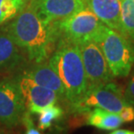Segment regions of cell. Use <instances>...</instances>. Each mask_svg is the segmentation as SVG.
<instances>
[{"label":"cell","instance_id":"6da1fadb","mask_svg":"<svg viewBox=\"0 0 134 134\" xmlns=\"http://www.w3.org/2000/svg\"><path fill=\"white\" fill-rule=\"evenodd\" d=\"M4 31L35 64L46 61L60 38L57 23L42 19L28 5L13 18Z\"/></svg>","mask_w":134,"mask_h":134},{"label":"cell","instance_id":"7a4b0ae2","mask_svg":"<svg viewBox=\"0 0 134 134\" xmlns=\"http://www.w3.org/2000/svg\"><path fill=\"white\" fill-rule=\"evenodd\" d=\"M48 63L60 77L65 87V98L74 107L88 90L79 44L60 37Z\"/></svg>","mask_w":134,"mask_h":134},{"label":"cell","instance_id":"3957f363","mask_svg":"<svg viewBox=\"0 0 134 134\" xmlns=\"http://www.w3.org/2000/svg\"><path fill=\"white\" fill-rule=\"evenodd\" d=\"M93 41L100 47L113 77L130 74L134 64V46L130 39L104 25Z\"/></svg>","mask_w":134,"mask_h":134},{"label":"cell","instance_id":"277c9868","mask_svg":"<svg viewBox=\"0 0 134 134\" xmlns=\"http://www.w3.org/2000/svg\"><path fill=\"white\" fill-rule=\"evenodd\" d=\"M56 23L60 37L76 44L94 40L105 25L87 6L71 17Z\"/></svg>","mask_w":134,"mask_h":134},{"label":"cell","instance_id":"5b68a950","mask_svg":"<svg viewBox=\"0 0 134 134\" xmlns=\"http://www.w3.org/2000/svg\"><path fill=\"white\" fill-rule=\"evenodd\" d=\"M131 103L125 97L121 88L112 82L88 89L83 98L74 106L77 111H89L92 108L104 109L119 114Z\"/></svg>","mask_w":134,"mask_h":134},{"label":"cell","instance_id":"8992f818","mask_svg":"<svg viewBox=\"0 0 134 134\" xmlns=\"http://www.w3.org/2000/svg\"><path fill=\"white\" fill-rule=\"evenodd\" d=\"M77 44L86 74L88 89L111 82L113 75L97 43L87 40Z\"/></svg>","mask_w":134,"mask_h":134},{"label":"cell","instance_id":"52a82bcc","mask_svg":"<svg viewBox=\"0 0 134 134\" xmlns=\"http://www.w3.org/2000/svg\"><path fill=\"white\" fill-rule=\"evenodd\" d=\"M26 107L17 80H0V125L12 128L21 122Z\"/></svg>","mask_w":134,"mask_h":134},{"label":"cell","instance_id":"ba28073f","mask_svg":"<svg viewBox=\"0 0 134 134\" xmlns=\"http://www.w3.org/2000/svg\"><path fill=\"white\" fill-rule=\"evenodd\" d=\"M28 6L48 22H58L71 17L86 6L85 0H31Z\"/></svg>","mask_w":134,"mask_h":134},{"label":"cell","instance_id":"9c48e42d","mask_svg":"<svg viewBox=\"0 0 134 134\" xmlns=\"http://www.w3.org/2000/svg\"><path fill=\"white\" fill-rule=\"evenodd\" d=\"M16 80L22 92L26 110L31 114H38L44 107L56 104L58 101L59 97L55 92L38 85L25 74Z\"/></svg>","mask_w":134,"mask_h":134},{"label":"cell","instance_id":"30bf717a","mask_svg":"<svg viewBox=\"0 0 134 134\" xmlns=\"http://www.w3.org/2000/svg\"><path fill=\"white\" fill-rule=\"evenodd\" d=\"M85 4L106 26L121 33L120 0H85Z\"/></svg>","mask_w":134,"mask_h":134},{"label":"cell","instance_id":"8fae6325","mask_svg":"<svg viewBox=\"0 0 134 134\" xmlns=\"http://www.w3.org/2000/svg\"><path fill=\"white\" fill-rule=\"evenodd\" d=\"M25 75L34 80L38 85L55 92L59 98H65V91L61 81L54 70L49 63L42 62L36 64L25 72Z\"/></svg>","mask_w":134,"mask_h":134},{"label":"cell","instance_id":"7c38bea8","mask_svg":"<svg viewBox=\"0 0 134 134\" xmlns=\"http://www.w3.org/2000/svg\"><path fill=\"white\" fill-rule=\"evenodd\" d=\"M22 61L19 48L6 32L0 34V71L14 69Z\"/></svg>","mask_w":134,"mask_h":134},{"label":"cell","instance_id":"4fadbf2b","mask_svg":"<svg viewBox=\"0 0 134 134\" xmlns=\"http://www.w3.org/2000/svg\"><path fill=\"white\" fill-rule=\"evenodd\" d=\"M123 123L119 114L98 107L92 109L87 119V124L89 125L104 131H113L122 125Z\"/></svg>","mask_w":134,"mask_h":134},{"label":"cell","instance_id":"5bb4252c","mask_svg":"<svg viewBox=\"0 0 134 134\" xmlns=\"http://www.w3.org/2000/svg\"><path fill=\"white\" fill-rule=\"evenodd\" d=\"M121 33L134 43V0H120Z\"/></svg>","mask_w":134,"mask_h":134},{"label":"cell","instance_id":"9a60e30c","mask_svg":"<svg viewBox=\"0 0 134 134\" xmlns=\"http://www.w3.org/2000/svg\"><path fill=\"white\" fill-rule=\"evenodd\" d=\"M26 0H0V25L13 19L25 9Z\"/></svg>","mask_w":134,"mask_h":134},{"label":"cell","instance_id":"2e32d148","mask_svg":"<svg viewBox=\"0 0 134 134\" xmlns=\"http://www.w3.org/2000/svg\"><path fill=\"white\" fill-rule=\"evenodd\" d=\"M38 127L39 130H46L52 125L55 120L62 117L63 110L56 104L44 107L38 112Z\"/></svg>","mask_w":134,"mask_h":134},{"label":"cell","instance_id":"e0dca14e","mask_svg":"<svg viewBox=\"0 0 134 134\" xmlns=\"http://www.w3.org/2000/svg\"><path fill=\"white\" fill-rule=\"evenodd\" d=\"M21 122L25 126V133L27 134H39L40 130L35 126L32 118L31 116V112L26 111L23 113V116L21 118Z\"/></svg>","mask_w":134,"mask_h":134},{"label":"cell","instance_id":"ac0fdd59","mask_svg":"<svg viewBox=\"0 0 134 134\" xmlns=\"http://www.w3.org/2000/svg\"><path fill=\"white\" fill-rule=\"evenodd\" d=\"M119 114L123 122L130 123L134 121V106L132 105V104H130L124 107V109Z\"/></svg>","mask_w":134,"mask_h":134},{"label":"cell","instance_id":"d6986e66","mask_svg":"<svg viewBox=\"0 0 134 134\" xmlns=\"http://www.w3.org/2000/svg\"><path fill=\"white\" fill-rule=\"evenodd\" d=\"M125 97L131 104H134V73L127 83L126 88L125 91Z\"/></svg>","mask_w":134,"mask_h":134},{"label":"cell","instance_id":"ffe728a7","mask_svg":"<svg viewBox=\"0 0 134 134\" xmlns=\"http://www.w3.org/2000/svg\"><path fill=\"white\" fill-rule=\"evenodd\" d=\"M111 133L112 134H134V131H130V130H125V129H115L113 131H111Z\"/></svg>","mask_w":134,"mask_h":134},{"label":"cell","instance_id":"44dd1931","mask_svg":"<svg viewBox=\"0 0 134 134\" xmlns=\"http://www.w3.org/2000/svg\"><path fill=\"white\" fill-rule=\"evenodd\" d=\"M26 1H27V0H26Z\"/></svg>","mask_w":134,"mask_h":134}]
</instances>
